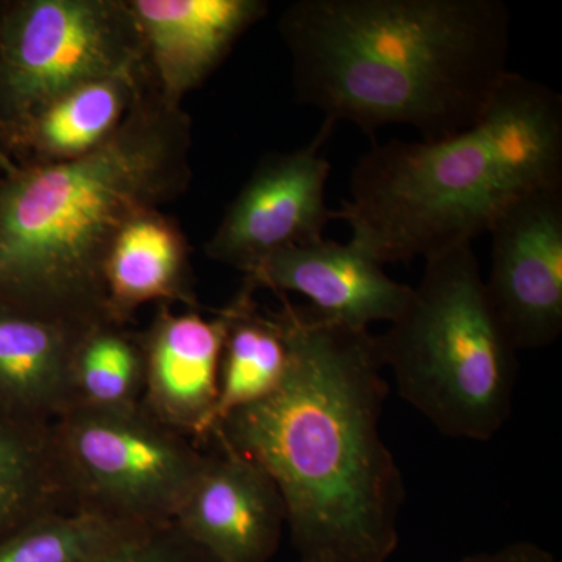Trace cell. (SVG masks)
I'll use <instances>...</instances> for the list:
<instances>
[{
    "instance_id": "e0dca14e",
    "label": "cell",
    "mask_w": 562,
    "mask_h": 562,
    "mask_svg": "<svg viewBox=\"0 0 562 562\" xmlns=\"http://www.w3.org/2000/svg\"><path fill=\"white\" fill-rule=\"evenodd\" d=\"M254 294L255 290L244 284L222 308L227 316V331L210 441L225 417L271 395L286 372L288 347L280 322L276 314L258 310Z\"/></svg>"
},
{
    "instance_id": "9c48e42d",
    "label": "cell",
    "mask_w": 562,
    "mask_h": 562,
    "mask_svg": "<svg viewBox=\"0 0 562 562\" xmlns=\"http://www.w3.org/2000/svg\"><path fill=\"white\" fill-rule=\"evenodd\" d=\"M487 299L516 350L562 333V183L517 199L492 224Z\"/></svg>"
},
{
    "instance_id": "277c9868",
    "label": "cell",
    "mask_w": 562,
    "mask_h": 562,
    "mask_svg": "<svg viewBox=\"0 0 562 562\" xmlns=\"http://www.w3.org/2000/svg\"><path fill=\"white\" fill-rule=\"evenodd\" d=\"M562 183V98L512 72L472 127L438 140L373 144L335 210L382 265L472 244L541 188Z\"/></svg>"
},
{
    "instance_id": "d6986e66",
    "label": "cell",
    "mask_w": 562,
    "mask_h": 562,
    "mask_svg": "<svg viewBox=\"0 0 562 562\" xmlns=\"http://www.w3.org/2000/svg\"><path fill=\"white\" fill-rule=\"evenodd\" d=\"M70 390L74 406L81 408L116 412L139 406L144 391L139 333L110 319L88 325L74 350Z\"/></svg>"
},
{
    "instance_id": "5bb4252c",
    "label": "cell",
    "mask_w": 562,
    "mask_h": 562,
    "mask_svg": "<svg viewBox=\"0 0 562 562\" xmlns=\"http://www.w3.org/2000/svg\"><path fill=\"white\" fill-rule=\"evenodd\" d=\"M147 76L80 85L0 125V155L18 166L58 165L101 149L124 124Z\"/></svg>"
},
{
    "instance_id": "8992f818",
    "label": "cell",
    "mask_w": 562,
    "mask_h": 562,
    "mask_svg": "<svg viewBox=\"0 0 562 562\" xmlns=\"http://www.w3.org/2000/svg\"><path fill=\"white\" fill-rule=\"evenodd\" d=\"M52 435L70 508L131 527L173 522L205 460L202 447L143 405L74 406Z\"/></svg>"
},
{
    "instance_id": "ba28073f",
    "label": "cell",
    "mask_w": 562,
    "mask_h": 562,
    "mask_svg": "<svg viewBox=\"0 0 562 562\" xmlns=\"http://www.w3.org/2000/svg\"><path fill=\"white\" fill-rule=\"evenodd\" d=\"M335 127L325 120L308 146L261 158L206 243L211 260L247 277L277 251L324 239L335 210L325 202L331 166L322 150Z\"/></svg>"
},
{
    "instance_id": "44dd1931",
    "label": "cell",
    "mask_w": 562,
    "mask_h": 562,
    "mask_svg": "<svg viewBox=\"0 0 562 562\" xmlns=\"http://www.w3.org/2000/svg\"><path fill=\"white\" fill-rule=\"evenodd\" d=\"M101 562H217L176 522L132 528Z\"/></svg>"
},
{
    "instance_id": "ac0fdd59",
    "label": "cell",
    "mask_w": 562,
    "mask_h": 562,
    "mask_svg": "<svg viewBox=\"0 0 562 562\" xmlns=\"http://www.w3.org/2000/svg\"><path fill=\"white\" fill-rule=\"evenodd\" d=\"M72 509L63 490L52 424L0 413V535Z\"/></svg>"
},
{
    "instance_id": "30bf717a",
    "label": "cell",
    "mask_w": 562,
    "mask_h": 562,
    "mask_svg": "<svg viewBox=\"0 0 562 562\" xmlns=\"http://www.w3.org/2000/svg\"><path fill=\"white\" fill-rule=\"evenodd\" d=\"M173 522L217 562H269L279 552L286 506L257 462L211 442Z\"/></svg>"
},
{
    "instance_id": "7a4b0ae2",
    "label": "cell",
    "mask_w": 562,
    "mask_h": 562,
    "mask_svg": "<svg viewBox=\"0 0 562 562\" xmlns=\"http://www.w3.org/2000/svg\"><path fill=\"white\" fill-rule=\"evenodd\" d=\"M279 32L295 101L368 135L394 124L424 140L468 131L509 72L501 0H295Z\"/></svg>"
},
{
    "instance_id": "7c38bea8",
    "label": "cell",
    "mask_w": 562,
    "mask_h": 562,
    "mask_svg": "<svg viewBox=\"0 0 562 562\" xmlns=\"http://www.w3.org/2000/svg\"><path fill=\"white\" fill-rule=\"evenodd\" d=\"M244 284L251 290L297 292L325 319L355 330L375 322H394L413 288L392 280L382 262L360 244L314 241L277 251L261 262Z\"/></svg>"
},
{
    "instance_id": "ffe728a7",
    "label": "cell",
    "mask_w": 562,
    "mask_h": 562,
    "mask_svg": "<svg viewBox=\"0 0 562 562\" xmlns=\"http://www.w3.org/2000/svg\"><path fill=\"white\" fill-rule=\"evenodd\" d=\"M132 528L60 509L0 535V562H101Z\"/></svg>"
},
{
    "instance_id": "3957f363",
    "label": "cell",
    "mask_w": 562,
    "mask_h": 562,
    "mask_svg": "<svg viewBox=\"0 0 562 562\" xmlns=\"http://www.w3.org/2000/svg\"><path fill=\"white\" fill-rule=\"evenodd\" d=\"M191 117L150 81L120 131L79 160L0 168V302L87 325L109 319L103 269L125 222L192 180Z\"/></svg>"
},
{
    "instance_id": "603a6c76",
    "label": "cell",
    "mask_w": 562,
    "mask_h": 562,
    "mask_svg": "<svg viewBox=\"0 0 562 562\" xmlns=\"http://www.w3.org/2000/svg\"><path fill=\"white\" fill-rule=\"evenodd\" d=\"M3 160H5V158H3L2 155H0V168H2Z\"/></svg>"
},
{
    "instance_id": "7402d4cb",
    "label": "cell",
    "mask_w": 562,
    "mask_h": 562,
    "mask_svg": "<svg viewBox=\"0 0 562 562\" xmlns=\"http://www.w3.org/2000/svg\"><path fill=\"white\" fill-rule=\"evenodd\" d=\"M454 562H554V558L538 543L514 542L494 552L469 554Z\"/></svg>"
},
{
    "instance_id": "5b68a950",
    "label": "cell",
    "mask_w": 562,
    "mask_h": 562,
    "mask_svg": "<svg viewBox=\"0 0 562 562\" xmlns=\"http://www.w3.org/2000/svg\"><path fill=\"white\" fill-rule=\"evenodd\" d=\"M376 342L403 401L441 435L490 441L512 417L517 350L472 244L425 258L419 286Z\"/></svg>"
},
{
    "instance_id": "52a82bcc",
    "label": "cell",
    "mask_w": 562,
    "mask_h": 562,
    "mask_svg": "<svg viewBox=\"0 0 562 562\" xmlns=\"http://www.w3.org/2000/svg\"><path fill=\"white\" fill-rule=\"evenodd\" d=\"M139 76L127 0H0V125L80 85Z\"/></svg>"
},
{
    "instance_id": "2e32d148",
    "label": "cell",
    "mask_w": 562,
    "mask_h": 562,
    "mask_svg": "<svg viewBox=\"0 0 562 562\" xmlns=\"http://www.w3.org/2000/svg\"><path fill=\"white\" fill-rule=\"evenodd\" d=\"M106 316L131 324L147 303L198 308L191 250L173 217L160 209L139 211L125 222L111 244L105 269Z\"/></svg>"
},
{
    "instance_id": "9a60e30c",
    "label": "cell",
    "mask_w": 562,
    "mask_h": 562,
    "mask_svg": "<svg viewBox=\"0 0 562 562\" xmlns=\"http://www.w3.org/2000/svg\"><path fill=\"white\" fill-rule=\"evenodd\" d=\"M87 327L0 302V413L43 424L68 413L74 350Z\"/></svg>"
},
{
    "instance_id": "8fae6325",
    "label": "cell",
    "mask_w": 562,
    "mask_h": 562,
    "mask_svg": "<svg viewBox=\"0 0 562 562\" xmlns=\"http://www.w3.org/2000/svg\"><path fill=\"white\" fill-rule=\"evenodd\" d=\"M225 331L224 310L206 317L198 308L176 313L171 305H158L149 327L139 333L144 353L140 405L202 449L209 446L220 394Z\"/></svg>"
},
{
    "instance_id": "4fadbf2b",
    "label": "cell",
    "mask_w": 562,
    "mask_h": 562,
    "mask_svg": "<svg viewBox=\"0 0 562 562\" xmlns=\"http://www.w3.org/2000/svg\"><path fill=\"white\" fill-rule=\"evenodd\" d=\"M155 90L179 103L268 13L265 0H127Z\"/></svg>"
},
{
    "instance_id": "6da1fadb",
    "label": "cell",
    "mask_w": 562,
    "mask_h": 562,
    "mask_svg": "<svg viewBox=\"0 0 562 562\" xmlns=\"http://www.w3.org/2000/svg\"><path fill=\"white\" fill-rule=\"evenodd\" d=\"M273 314L288 347L283 380L225 417L210 443L268 472L299 561L387 562L405 484L380 430L387 383L376 336L286 299Z\"/></svg>"
},
{
    "instance_id": "cb8c5ba5",
    "label": "cell",
    "mask_w": 562,
    "mask_h": 562,
    "mask_svg": "<svg viewBox=\"0 0 562 562\" xmlns=\"http://www.w3.org/2000/svg\"><path fill=\"white\" fill-rule=\"evenodd\" d=\"M297 562H306V561H297Z\"/></svg>"
}]
</instances>
